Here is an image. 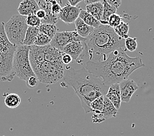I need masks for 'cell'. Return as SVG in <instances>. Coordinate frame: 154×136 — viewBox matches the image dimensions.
I'll list each match as a JSON object with an SVG mask.
<instances>
[{"label":"cell","instance_id":"cell-1","mask_svg":"<svg viewBox=\"0 0 154 136\" xmlns=\"http://www.w3.org/2000/svg\"><path fill=\"white\" fill-rule=\"evenodd\" d=\"M144 66L140 57H130L125 53V50L117 49L109 53L104 60L87 61L85 68L109 86L128 79L133 72Z\"/></svg>","mask_w":154,"mask_h":136},{"label":"cell","instance_id":"cell-2","mask_svg":"<svg viewBox=\"0 0 154 136\" xmlns=\"http://www.w3.org/2000/svg\"><path fill=\"white\" fill-rule=\"evenodd\" d=\"M62 79L74 89L86 113L91 112V103L99 97L106 95L109 87L106 85L101 78L91 74L85 68L67 69Z\"/></svg>","mask_w":154,"mask_h":136},{"label":"cell","instance_id":"cell-3","mask_svg":"<svg viewBox=\"0 0 154 136\" xmlns=\"http://www.w3.org/2000/svg\"><path fill=\"white\" fill-rule=\"evenodd\" d=\"M85 50L76 60L78 64L84 61V58L89 57V61L104 60L106 56L117 49L126 50L125 39L116 34L113 28L109 25L100 24L94 29L85 41Z\"/></svg>","mask_w":154,"mask_h":136},{"label":"cell","instance_id":"cell-4","mask_svg":"<svg viewBox=\"0 0 154 136\" xmlns=\"http://www.w3.org/2000/svg\"><path fill=\"white\" fill-rule=\"evenodd\" d=\"M5 23H0V80L11 81L16 76L13 68L16 47L11 43L4 30Z\"/></svg>","mask_w":154,"mask_h":136},{"label":"cell","instance_id":"cell-5","mask_svg":"<svg viewBox=\"0 0 154 136\" xmlns=\"http://www.w3.org/2000/svg\"><path fill=\"white\" fill-rule=\"evenodd\" d=\"M63 62H51L43 60L32 68L39 83L51 84L63 79L65 72Z\"/></svg>","mask_w":154,"mask_h":136},{"label":"cell","instance_id":"cell-6","mask_svg":"<svg viewBox=\"0 0 154 136\" xmlns=\"http://www.w3.org/2000/svg\"><path fill=\"white\" fill-rule=\"evenodd\" d=\"M30 46L22 45L16 47L13 56V68L17 77L26 81L29 77L35 76L29 57Z\"/></svg>","mask_w":154,"mask_h":136},{"label":"cell","instance_id":"cell-7","mask_svg":"<svg viewBox=\"0 0 154 136\" xmlns=\"http://www.w3.org/2000/svg\"><path fill=\"white\" fill-rule=\"evenodd\" d=\"M28 26L26 17L14 14L4 25V30L9 42L15 47L23 45Z\"/></svg>","mask_w":154,"mask_h":136},{"label":"cell","instance_id":"cell-8","mask_svg":"<svg viewBox=\"0 0 154 136\" xmlns=\"http://www.w3.org/2000/svg\"><path fill=\"white\" fill-rule=\"evenodd\" d=\"M85 39H86L81 37L76 30L72 32H58L54 35L53 38L51 39L50 45L55 47L56 49L62 51L64 47L68 45V43L76 41H85Z\"/></svg>","mask_w":154,"mask_h":136},{"label":"cell","instance_id":"cell-9","mask_svg":"<svg viewBox=\"0 0 154 136\" xmlns=\"http://www.w3.org/2000/svg\"><path fill=\"white\" fill-rule=\"evenodd\" d=\"M118 113V109H117L112 103L108 99L104 96V108L102 112L100 114H93L92 120L93 123H100L104 122L106 119L116 117Z\"/></svg>","mask_w":154,"mask_h":136},{"label":"cell","instance_id":"cell-10","mask_svg":"<svg viewBox=\"0 0 154 136\" xmlns=\"http://www.w3.org/2000/svg\"><path fill=\"white\" fill-rule=\"evenodd\" d=\"M82 9L79 7L66 4L63 8H62L60 13L58 15V18H60L62 21L67 24H72L75 23L77 18H79Z\"/></svg>","mask_w":154,"mask_h":136},{"label":"cell","instance_id":"cell-11","mask_svg":"<svg viewBox=\"0 0 154 136\" xmlns=\"http://www.w3.org/2000/svg\"><path fill=\"white\" fill-rule=\"evenodd\" d=\"M121 98L122 101L128 103L131 100V97L138 89V84L133 80L127 79L119 83Z\"/></svg>","mask_w":154,"mask_h":136},{"label":"cell","instance_id":"cell-12","mask_svg":"<svg viewBox=\"0 0 154 136\" xmlns=\"http://www.w3.org/2000/svg\"><path fill=\"white\" fill-rule=\"evenodd\" d=\"M85 47V41H72L64 47L62 52L69 54L72 58L73 60L76 61L81 56V54L83 53Z\"/></svg>","mask_w":154,"mask_h":136},{"label":"cell","instance_id":"cell-13","mask_svg":"<svg viewBox=\"0 0 154 136\" xmlns=\"http://www.w3.org/2000/svg\"><path fill=\"white\" fill-rule=\"evenodd\" d=\"M53 0H39L38 6L40 9L45 11L46 12V17L41 20L42 24H56L58 20V17L54 15L51 11Z\"/></svg>","mask_w":154,"mask_h":136},{"label":"cell","instance_id":"cell-14","mask_svg":"<svg viewBox=\"0 0 154 136\" xmlns=\"http://www.w3.org/2000/svg\"><path fill=\"white\" fill-rule=\"evenodd\" d=\"M39 9L35 0H23L18 7V12L23 16H28L31 14H35Z\"/></svg>","mask_w":154,"mask_h":136},{"label":"cell","instance_id":"cell-15","mask_svg":"<svg viewBox=\"0 0 154 136\" xmlns=\"http://www.w3.org/2000/svg\"><path fill=\"white\" fill-rule=\"evenodd\" d=\"M106 97L112 103L117 109H119L122 104L119 83H115L109 86Z\"/></svg>","mask_w":154,"mask_h":136},{"label":"cell","instance_id":"cell-16","mask_svg":"<svg viewBox=\"0 0 154 136\" xmlns=\"http://www.w3.org/2000/svg\"><path fill=\"white\" fill-rule=\"evenodd\" d=\"M75 25L76 28L75 30L78 34L85 39L93 32L94 29V28L85 24V22L81 19L79 17L77 18V20L75 21Z\"/></svg>","mask_w":154,"mask_h":136},{"label":"cell","instance_id":"cell-17","mask_svg":"<svg viewBox=\"0 0 154 136\" xmlns=\"http://www.w3.org/2000/svg\"><path fill=\"white\" fill-rule=\"evenodd\" d=\"M86 11L99 21L102 20L103 14V3L102 2L92 3L86 6Z\"/></svg>","mask_w":154,"mask_h":136},{"label":"cell","instance_id":"cell-18","mask_svg":"<svg viewBox=\"0 0 154 136\" xmlns=\"http://www.w3.org/2000/svg\"><path fill=\"white\" fill-rule=\"evenodd\" d=\"M39 33V27L28 26L26 33L23 45L30 46V47L34 45L35 39L37 38Z\"/></svg>","mask_w":154,"mask_h":136},{"label":"cell","instance_id":"cell-19","mask_svg":"<svg viewBox=\"0 0 154 136\" xmlns=\"http://www.w3.org/2000/svg\"><path fill=\"white\" fill-rule=\"evenodd\" d=\"M102 3H103V14H102V20L100 22L101 24L108 25L109 17L112 14L116 13L117 9L109 5L106 0H102Z\"/></svg>","mask_w":154,"mask_h":136},{"label":"cell","instance_id":"cell-20","mask_svg":"<svg viewBox=\"0 0 154 136\" xmlns=\"http://www.w3.org/2000/svg\"><path fill=\"white\" fill-rule=\"evenodd\" d=\"M79 17L85 22V24L94 28H98L99 26L101 24L100 21L98 20L97 18L94 17L93 15H91V14L88 13L87 11H85L83 9H82V11H81Z\"/></svg>","mask_w":154,"mask_h":136},{"label":"cell","instance_id":"cell-21","mask_svg":"<svg viewBox=\"0 0 154 136\" xmlns=\"http://www.w3.org/2000/svg\"><path fill=\"white\" fill-rule=\"evenodd\" d=\"M4 102L7 107L10 109H14L20 105L21 99L18 94L11 93L7 95L4 100Z\"/></svg>","mask_w":154,"mask_h":136},{"label":"cell","instance_id":"cell-22","mask_svg":"<svg viewBox=\"0 0 154 136\" xmlns=\"http://www.w3.org/2000/svg\"><path fill=\"white\" fill-rule=\"evenodd\" d=\"M39 32L48 35L51 39H53L54 35L58 32V28L55 24H42L39 27Z\"/></svg>","mask_w":154,"mask_h":136},{"label":"cell","instance_id":"cell-23","mask_svg":"<svg viewBox=\"0 0 154 136\" xmlns=\"http://www.w3.org/2000/svg\"><path fill=\"white\" fill-rule=\"evenodd\" d=\"M104 96L99 97L91 103L90 109L91 112L94 114H100L102 112L104 108Z\"/></svg>","mask_w":154,"mask_h":136},{"label":"cell","instance_id":"cell-24","mask_svg":"<svg viewBox=\"0 0 154 136\" xmlns=\"http://www.w3.org/2000/svg\"><path fill=\"white\" fill-rule=\"evenodd\" d=\"M115 32L117 35H119L120 38L124 39H127L129 37V24L124 23L123 21L119 26L113 28Z\"/></svg>","mask_w":154,"mask_h":136},{"label":"cell","instance_id":"cell-25","mask_svg":"<svg viewBox=\"0 0 154 136\" xmlns=\"http://www.w3.org/2000/svg\"><path fill=\"white\" fill-rule=\"evenodd\" d=\"M51 39H52L49 38L48 35L44 34L42 32H39L37 38H36L35 41L34 45L43 47V46L49 45L51 41Z\"/></svg>","mask_w":154,"mask_h":136},{"label":"cell","instance_id":"cell-26","mask_svg":"<svg viewBox=\"0 0 154 136\" xmlns=\"http://www.w3.org/2000/svg\"><path fill=\"white\" fill-rule=\"evenodd\" d=\"M125 46L126 50L130 51V52H134L138 47L137 39L136 38L128 37L127 39H125Z\"/></svg>","mask_w":154,"mask_h":136},{"label":"cell","instance_id":"cell-27","mask_svg":"<svg viewBox=\"0 0 154 136\" xmlns=\"http://www.w3.org/2000/svg\"><path fill=\"white\" fill-rule=\"evenodd\" d=\"M26 24L28 26L39 27L42 24V21L35 14H31L26 16Z\"/></svg>","mask_w":154,"mask_h":136},{"label":"cell","instance_id":"cell-28","mask_svg":"<svg viewBox=\"0 0 154 136\" xmlns=\"http://www.w3.org/2000/svg\"><path fill=\"white\" fill-rule=\"evenodd\" d=\"M123 22V18L119 14L114 13L109 17L108 25L112 28H114L119 26Z\"/></svg>","mask_w":154,"mask_h":136},{"label":"cell","instance_id":"cell-29","mask_svg":"<svg viewBox=\"0 0 154 136\" xmlns=\"http://www.w3.org/2000/svg\"><path fill=\"white\" fill-rule=\"evenodd\" d=\"M39 81L38 79L36 77V76H32L29 77L28 79L26 81V86L30 88V89H33L38 85Z\"/></svg>","mask_w":154,"mask_h":136},{"label":"cell","instance_id":"cell-30","mask_svg":"<svg viewBox=\"0 0 154 136\" xmlns=\"http://www.w3.org/2000/svg\"><path fill=\"white\" fill-rule=\"evenodd\" d=\"M61 9L62 7L57 0H53L52 6H51V11H52L53 14L58 17V14L61 11Z\"/></svg>","mask_w":154,"mask_h":136},{"label":"cell","instance_id":"cell-31","mask_svg":"<svg viewBox=\"0 0 154 136\" xmlns=\"http://www.w3.org/2000/svg\"><path fill=\"white\" fill-rule=\"evenodd\" d=\"M72 60H73L72 58L71 57V56H69V54L64 53L63 55H62V61L64 65H67V64H69V63H71Z\"/></svg>","mask_w":154,"mask_h":136},{"label":"cell","instance_id":"cell-32","mask_svg":"<svg viewBox=\"0 0 154 136\" xmlns=\"http://www.w3.org/2000/svg\"><path fill=\"white\" fill-rule=\"evenodd\" d=\"M106 2L110 5L116 7V9H118L122 4V0H106Z\"/></svg>","mask_w":154,"mask_h":136},{"label":"cell","instance_id":"cell-33","mask_svg":"<svg viewBox=\"0 0 154 136\" xmlns=\"http://www.w3.org/2000/svg\"><path fill=\"white\" fill-rule=\"evenodd\" d=\"M35 14H36V16H37L39 18V19L42 20V19H43V18H45V17H46V12L45 11L39 9L37 11V13H35Z\"/></svg>","mask_w":154,"mask_h":136},{"label":"cell","instance_id":"cell-34","mask_svg":"<svg viewBox=\"0 0 154 136\" xmlns=\"http://www.w3.org/2000/svg\"><path fill=\"white\" fill-rule=\"evenodd\" d=\"M83 0H68L69 5L72 6H77L79 3L82 2Z\"/></svg>","mask_w":154,"mask_h":136},{"label":"cell","instance_id":"cell-35","mask_svg":"<svg viewBox=\"0 0 154 136\" xmlns=\"http://www.w3.org/2000/svg\"><path fill=\"white\" fill-rule=\"evenodd\" d=\"M83 1H84V3H85V4L87 5L89 4H92V3L102 2V0H83Z\"/></svg>","mask_w":154,"mask_h":136}]
</instances>
